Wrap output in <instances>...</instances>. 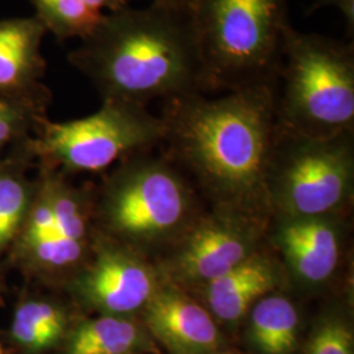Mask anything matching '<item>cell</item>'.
<instances>
[{"mask_svg": "<svg viewBox=\"0 0 354 354\" xmlns=\"http://www.w3.org/2000/svg\"><path fill=\"white\" fill-rule=\"evenodd\" d=\"M165 140L169 151L227 207L253 214L266 194L279 134L272 87L230 91L218 99L203 93L169 99Z\"/></svg>", "mask_w": 354, "mask_h": 354, "instance_id": "1", "label": "cell"}, {"mask_svg": "<svg viewBox=\"0 0 354 354\" xmlns=\"http://www.w3.org/2000/svg\"><path fill=\"white\" fill-rule=\"evenodd\" d=\"M70 62L105 99L146 105L209 92L192 10L159 0L104 16Z\"/></svg>", "mask_w": 354, "mask_h": 354, "instance_id": "2", "label": "cell"}, {"mask_svg": "<svg viewBox=\"0 0 354 354\" xmlns=\"http://www.w3.org/2000/svg\"><path fill=\"white\" fill-rule=\"evenodd\" d=\"M192 16L209 92L274 89L291 26L288 0H196Z\"/></svg>", "mask_w": 354, "mask_h": 354, "instance_id": "3", "label": "cell"}, {"mask_svg": "<svg viewBox=\"0 0 354 354\" xmlns=\"http://www.w3.org/2000/svg\"><path fill=\"white\" fill-rule=\"evenodd\" d=\"M273 92L281 127L313 138L352 131L353 42L290 26Z\"/></svg>", "mask_w": 354, "mask_h": 354, "instance_id": "4", "label": "cell"}, {"mask_svg": "<svg viewBox=\"0 0 354 354\" xmlns=\"http://www.w3.org/2000/svg\"><path fill=\"white\" fill-rule=\"evenodd\" d=\"M351 131L313 138L279 125L269 167L268 188L292 218L326 216L348 198L353 183Z\"/></svg>", "mask_w": 354, "mask_h": 354, "instance_id": "5", "label": "cell"}, {"mask_svg": "<svg viewBox=\"0 0 354 354\" xmlns=\"http://www.w3.org/2000/svg\"><path fill=\"white\" fill-rule=\"evenodd\" d=\"M165 134L163 120L145 105L105 99L96 113L45 124L37 150L67 169L97 172L122 156L151 149Z\"/></svg>", "mask_w": 354, "mask_h": 354, "instance_id": "6", "label": "cell"}, {"mask_svg": "<svg viewBox=\"0 0 354 354\" xmlns=\"http://www.w3.org/2000/svg\"><path fill=\"white\" fill-rule=\"evenodd\" d=\"M187 184L171 163L140 153L114 180L105 206L109 227L137 245L174 238L190 215Z\"/></svg>", "mask_w": 354, "mask_h": 354, "instance_id": "7", "label": "cell"}, {"mask_svg": "<svg viewBox=\"0 0 354 354\" xmlns=\"http://www.w3.org/2000/svg\"><path fill=\"white\" fill-rule=\"evenodd\" d=\"M254 215L225 206L190 230L167 264L172 285L206 286L257 252Z\"/></svg>", "mask_w": 354, "mask_h": 354, "instance_id": "8", "label": "cell"}, {"mask_svg": "<svg viewBox=\"0 0 354 354\" xmlns=\"http://www.w3.org/2000/svg\"><path fill=\"white\" fill-rule=\"evenodd\" d=\"M159 286L158 273L138 254L106 247L80 277L77 290L102 315L130 317L146 307Z\"/></svg>", "mask_w": 354, "mask_h": 354, "instance_id": "9", "label": "cell"}, {"mask_svg": "<svg viewBox=\"0 0 354 354\" xmlns=\"http://www.w3.org/2000/svg\"><path fill=\"white\" fill-rule=\"evenodd\" d=\"M142 313L152 339L171 354H212L221 351L223 337L216 320L206 307L176 285H160Z\"/></svg>", "mask_w": 354, "mask_h": 354, "instance_id": "10", "label": "cell"}, {"mask_svg": "<svg viewBox=\"0 0 354 354\" xmlns=\"http://www.w3.org/2000/svg\"><path fill=\"white\" fill-rule=\"evenodd\" d=\"M277 241L291 270L304 282H324L339 266V232L324 216H289Z\"/></svg>", "mask_w": 354, "mask_h": 354, "instance_id": "11", "label": "cell"}, {"mask_svg": "<svg viewBox=\"0 0 354 354\" xmlns=\"http://www.w3.org/2000/svg\"><path fill=\"white\" fill-rule=\"evenodd\" d=\"M279 279L276 264L256 252L241 266L203 286L207 310L218 322L236 323L259 299L276 290Z\"/></svg>", "mask_w": 354, "mask_h": 354, "instance_id": "12", "label": "cell"}, {"mask_svg": "<svg viewBox=\"0 0 354 354\" xmlns=\"http://www.w3.org/2000/svg\"><path fill=\"white\" fill-rule=\"evenodd\" d=\"M46 26L38 17L0 21V92L26 88L42 74Z\"/></svg>", "mask_w": 354, "mask_h": 354, "instance_id": "13", "label": "cell"}, {"mask_svg": "<svg viewBox=\"0 0 354 354\" xmlns=\"http://www.w3.org/2000/svg\"><path fill=\"white\" fill-rule=\"evenodd\" d=\"M158 353L150 332L130 317L102 315L77 326L64 354Z\"/></svg>", "mask_w": 354, "mask_h": 354, "instance_id": "14", "label": "cell"}, {"mask_svg": "<svg viewBox=\"0 0 354 354\" xmlns=\"http://www.w3.org/2000/svg\"><path fill=\"white\" fill-rule=\"evenodd\" d=\"M250 340L261 354H291L298 344L299 314L289 298L269 292L250 310Z\"/></svg>", "mask_w": 354, "mask_h": 354, "instance_id": "15", "label": "cell"}, {"mask_svg": "<svg viewBox=\"0 0 354 354\" xmlns=\"http://www.w3.org/2000/svg\"><path fill=\"white\" fill-rule=\"evenodd\" d=\"M67 319L61 308L44 301L20 304L15 313L12 337L32 353L48 351L64 337Z\"/></svg>", "mask_w": 354, "mask_h": 354, "instance_id": "16", "label": "cell"}, {"mask_svg": "<svg viewBox=\"0 0 354 354\" xmlns=\"http://www.w3.org/2000/svg\"><path fill=\"white\" fill-rule=\"evenodd\" d=\"M38 19L59 39H86L100 24L102 11L84 0H33Z\"/></svg>", "mask_w": 354, "mask_h": 354, "instance_id": "17", "label": "cell"}, {"mask_svg": "<svg viewBox=\"0 0 354 354\" xmlns=\"http://www.w3.org/2000/svg\"><path fill=\"white\" fill-rule=\"evenodd\" d=\"M50 203L55 232L82 245L87 238V219L75 196L61 184H51L45 192Z\"/></svg>", "mask_w": 354, "mask_h": 354, "instance_id": "18", "label": "cell"}, {"mask_svg": "<svg viewBox=\"0 0 354 354\" xmlns=\"http://www.w3.org/2000/svg\"><path fill=\"white\" fill-rule=\"evenodd\" d=\"M28 209L26 185L17 177L0 174V252L20 226Z\"/></svg>", "mask_w": 354, "mask_h": 354, "instance_id": "19", "label": "cell"}, {"mask_svg": "<svg viewBox=\"0 0 354 354\" xmlns=\"http://www.w3.org/2000/svg\"><path fill=\"white\" fill-rule=\"evenodd\" d=\"M28 243L38 264L53 269L74 266L80 260L84 250V245L68 241L57 232Z\"/></svg>", "mask_w": 354, "mask_h": 354, "instance_id": "20", "label": "cell"}, {"mask_svg": "<svg viewBox=\"0 0 354 354\" xmlns=\"http://www.w3.org/2000/svg\"><path fill=\"white\" fill-rule=\"evenodd\" d=\"M306 354H353V335L339 317L323 320L308 342Z\"/></svg>", "mask_w": 354, "mask_h": 354, "instance_id": "21", "label": "cell"}, {"mask_svg": "<svg viewBox=\"0 0 354 354\" xmlns=\"http://www.w3.org/2000/svg\"><path fill=\"white\" fill-rule=\"evenodd\" d=\"M53 232H55L54 215H53L49 200H48L46 194L44 193L29 215L26 241L39 239V238L50 235Z\"/></svg>", "mask_w": 354, "mask_h": 354, "instance_id": "22", "label": "cell"}, {"mask_svg": "<svg viewBox=\"0 0 354 354\" xmlns=\"http://www.w3.org/2000/svg\"><path fill=\"white\" fill-rule=\"evenodd\" d=\"M23 113L10 102L0 100V147H3L21 127Z\"/></svg>", "mask_w": 354, "mask_h": 354, "instance_id": "23", "label": "cell"}, {"mask_svg": "<svg viewBox=\"0 0 354 354\" xmlns=\"http://www.w3.org/2000/svg\"><path fill=\"white\" fill-rule=\"evenodd\" d=\"M335 8L342 13L346 26L348 36L353 37L354 33V0H314L308 12H315L323 8Z\"/></svg>", "mask_w": 354, "mask_h": 354, "instance_id": "24", "label": "cell"}, {"mask_svg": "<svg viewBox=\"0 0 354 354\" xmlns=\"http://www.w3.org/2000/svg\"><path fill=\"white\" fill-rule=\"evenodd\" d=\"M92 8L102 11V8H108L112 12L120 11L129 7L130 0H84Z\"/></svg>", "mask_w": 354, "mask_h": 354, "instance_id": "25", "label": "cell"}, {"mask_svg": "<svg viewBox=\"0 0 354 354\" xmlns=\"http://www.w3.org/2000/svg\"><path fill=\"white\" fill-rule=\"evenodd\" d=\"M159 1H163V3H167V4L175 6V7H180V8L192 10V7H193L196 0H159Z\"/></svg>", "mask_w": 354, "mask_h": 354, "instance_id": "26", "label": "cell"}, {"mask_svg": "<svg viewBox=\"0 0 354 354\" xmlns=\"http://www.w3.org/2000/svg\"><path fill=\"white\" fill-rule=\"evenodd\" d=\"M212 354H241L238 353V352H225V351H218V352H215V353Z\"/></svg>", "mask_w": 354, "mask_h": 354, "instance_id": "27", "label": "cell"}, {"mask_svg": "<svg viewBox=\"0 0 354 354\" xmlns=\"http://www.w3.org/2000/svg\"><path fill=\"white\" fill-rule=\"evenodd\" d=\"M0 354H4L3 353V348H1V345H0Z\"/></svg>", "mask_w": 354, "mask_h": 354, "instance_id": "28", "label": "cell"}]
</instances>
